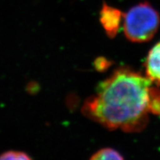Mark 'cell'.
<instances>
[{"instance_id": "cell-2", "label": "cell", "mask_w": 160, "mask_h": 160, "mask_svg": "<svg viewBox=\"0 0 160 160\" xmlns=\"http://www.w3.org/2000/svg\"><path fill=\"white\" fill-rule=\"evenodd\" d=\"M159 26V12L147 2L137 4L124 13V33L133 42L142 43L151 40Z\"/></svg>"}, {"instance_id": "cell-1", "label": "cell", "mask_w": 160, "mask_h": 160, "mask_svg": "<svg viewBox=\"0 0 160 160\" xmlns=\"http://www.w3.org/2000/svg\"><path fill=\"white\" fill-rule=\"evenodd\" d=\"M152 82L128 68H119L98 85L82 111L106 128L128 133L142 131L148 123L149 91Z\"/></svg>"}, {"instance_id": "cell-6", "label": "cell", "mask_w": 160, "mask_h": 160, "mask_svg": "<svg viewBox=\"0 0 160 160\" xmlns=\"http://www.w3.org/2000/svg\"><path fill=\"white\" fill-rule=\"evenodd\" d=\"M123 159L124 157L121 155V153L111 148L99 149V151L93 153L91 157V159L92 160H122Z\"/></svg>"}, {"instance_id": "cell-3", "label": "cell", "mask_w": 160, "mask_h": 160, "mask_svg": "<svg viewBox=\"0 0 160 160\" xmlns=\"http://www.w3.org/2000/svg\"><path fill=\"white\" fill-rule=\"evenodd\" d=\"M124 13L120 10L104 3L99 13L100 23L107 36L111 39L117 35L123 19Z\"/></svg>"}, {"instance_id": "cell-8", "label": "cell", "mask_w": 160, "mask_h": 160, "mask_svg": "<svg viewBox=\"0 0 160 160\" xmlns=\"http://www.w3.org/2000/svg\"><path fill=\"white\" fill-rule=\"evenodd\" d=\"M96 68L99 71H102L104 69H106L109 66L108 61L106 60L105 59H103V58H100V59H97L96 60L95 62Z\"/></svg>"}, {"instance_id": "cell-4", "label": "cell", "mask_w": 160, "mask_h": 160, "mask_svg": "<svg viewBox=\"0 0 160 160\" xmlns=\"http://www.w3.org/2000/svg\"><path fill=\"white\" fill-rule=\"evenodd\" d=\"M145 66L146 77L160 87V41L149 51Z\"/></svg>"}, {"instance_id": "cell-5", "label": "cell", "mask_w": 160, "mask_h": 160, "mask_svg": "<svg viewBox=\"0 0 160 160\" xmlns=\"http://www.w3.org/2000/svg\"><path fill=\"white\" fill-rule=\"evenodd\" d=\"M148 110L150 114L160 116V87L151 85L149 91Z\"/></svg>"}, {"instance_id": "cell-7", "label": "cell", "mask_w": 160, "mask_h": 160, "mask_svg": "<svg viewBox=\"0 0 160 160\" xmlns=\"http://www.w3.org/2000/svg\"><path fill=\"white\" fill-rule=\"evenodd\" d=\"M31 157L27 153L19 151H5L0 154V160H28Z\"/></svg>"}]
</instances>
